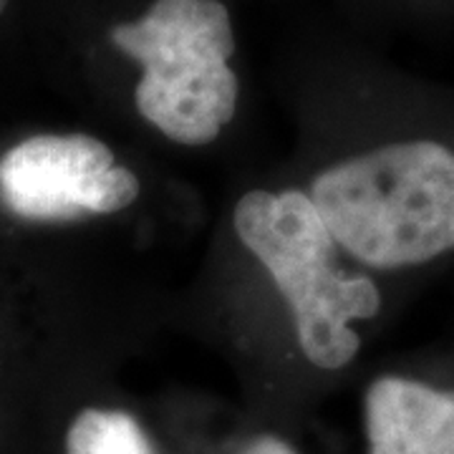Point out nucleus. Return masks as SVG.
Listing matches in <instances>:
<instances>
[{"mask_svg":"<svg viewBox=\"0 0 454 454\" xmlns=\"http://www.w3.org/2000/svg\"><path fill=\"white\" fill-rule=\"evenodd\" d=\"M310 202L333 243L391 270L454 247V154L437 142H399L318 175Z\"/></svg>","mask_w":454,"mask_h":454,"instance_id":"1","label":"nucleus"},{"mask_svg":"<svg viewBox=\"0 0 454 454\" xmlns=\"http://www.w3.org/2000/svg\"><path fill=\"white\" fill-rule=\"evenodd\" d=\"M235 230L286 295L310 364L340 369L354 361L361 339L351 321L373 318L381 293L366 276L339 268L336 243L310 197L247 192L235 207Z\"/></svg>","mask_w":454,"mask_h":454,"instance_id":"2","label":"nucleus"},{"mask_svg":"<svg viewBox=\"0 0 454 454\" xmlns=\"http://www.w3.org/2000/svg\"><path fill=\"white\" fill-rule=\"evenodd\" d=\"M112 43L142 64L137 109L169 139L207 145L230 124L235 35L220 0H154L139 20L114 26Z\"/></svg>","mask_w":454,"mask_h":454,"instance_id":"3","label":"nucleus"},{"mask_svg":"<svg viewBox=\"0 0 454 454\" xmlns=\"http://www.w3.org/2000/svg\"><path fill=\"white\" fill-rule=\"evenodd\" d=\"M137 195V175L86 134L31 137L0 160V200L23 220L59 223L86 212H119Z\"/></svg>","mask_w":454,"mask_h":454,"instance_id":"4","label":"nucleus"},{"mask_svg":"<svg viewBox=\"0 0 454 454\" xmlns=\"http://www.w3.org/2000/svg\"><path fill=\"white\" fill-rule=\"evenodd\" d=\"M369 454H454V391L381 376L366 391Z\"/></svg>","mask_w":454,"mask_h":454,"instance_id":"5","label":"nucleus"},{"mask_svg":"<svg viewBox=\"0 0 454 454\" xmlns=\"http://www.w3.org/2000/svg\"><path fill=\"white\" fill-rule=\"evenodd\" d=\"M66 454H157L139 422L119 409H83L66 434Z\"/></svg>","mask_w":454,"mask_h":454,"instance_id":"6","label":"nucleus"},{"mask_svg":"<svg viewBox=\"0 0 454 454\" xmlns=\"http://www.w3.org/2000/svg\"><path fill=\"white\" fill-rule=\"evenodd\" d=\"M243 454H295L291 444H286L278 437H260L250 447H245Z\"/></svg>","mask_w":454,"mask_h":454,"instance_id":"7","label":"nucleus"},{"mask_svg":"<svg viewBox=\"0 0 454 454\" xmlns=\"http://www.w3.org/2000/svg\"><path fill=\"white\" fill-rule=\"evenodd\" d=\"M5 5H8V0H0V13L5 11Z\"/></svg>","mask_w":454,"mask_h":454,"instance_id":"8","label":"nucleus"}]
</instances>
